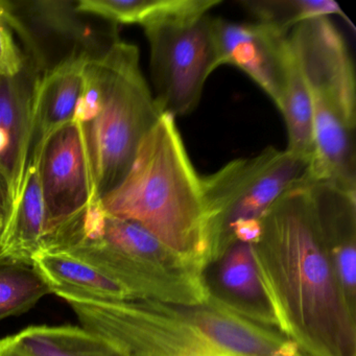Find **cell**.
I'll return each mask as SVG.
<instances>
[{"instance_id": "cell-1", "label": "cell", "mask_w": 356, "mask_h": 356, "mask_svg": "<svg viewBox=\"0 0 356 356\" xmlns=\"http://www.w3.org/2000/svg\"><path fill=\"white\" fill-rule=\"evenodd\" d=\"M252 249L277 329L305 356H356V310L323 243L309 181L273 204Z\"/></svg>"}, {"instance_id": "cell-2", "label": "cell", "mask_w": 356, "mask_h": 356, "mask_svg": "<svg viewBox=\"0 0 356 356\" xmlns=\"http://www.w3.org/2000/svg\"><path fill=\"white\" fill-rule=\"evenodd\" d=\"M81 325L127 356H305L274 327L208 297L195 305L129 299L70 303Z\"/></svg>"}, {"instance_id": "cell-3", "label": "cell", "mask_w": 356, "mask_h": 356, "mask_svg": "<svg viewBox=\"0 0 356 356\" xmlns=\"http://www.w3.org/2000/svg\"><path fill=\"white\" fill-rule=\"evenodd\" d=\"M101 203L110 216L140 225L204 270L209 264L202 177L174 116L162 114L141 141L124 180Z\"/></svg>"}, {"instance_id": "cell-4", "label": "cell", "mask_w": 356, "mask_h": 356, "mask_svg": "<svg viewBox=\"0 0 356 356\" xmlns=\"http://www.w3.org/2000/svg\"><path fill=\"white\" fill-rule=\"evenodd\" d=\"M162 114L141 72L136 45L116 39L91 54L72 122L80 127L99 199L124 180Z\"/></svg>"}, {"instance_id": "cell-5", "label": "cell", "mask_w": 356, "mask_h": 356, "mask_svg": "<svg viewBox=\"0 0 356 356\" xmlns=\"http://www.w3.org/2000/svg\"><path fill=\"white\" fill-rule=\"evenodd\" d=\"M97 268L133 299L195 305L209 297L204 268L164 245L140 225L110 216L95 199L47 245Z\"/></svg>"}, {"instance_id": "cell-6", "label": "cell", "mask_w": 356, "mask_h": 356, "mask_svg": "<svg viewBox=\"0 0 356 356\" xmlns=\"http://www.w3.org/2000/svg\"><path fill=\"white\" fill-rule=\"evenodd\" d=\"M312 103V181L356 191V81L343 35L329 17L308 20L289 35Z\"/></svg>"}, {"instance_id": "cell-7", "label": "cell", "mask_w": 356, "mask_h": 356, "mask_svg": "<svg viewBox=\"0 0 356 356\" xmlns=\"http://www.w3.org/2000/svg\"><path fill=\"white\" fill-rule=\"evenodd\" d=\"M310 163V158L268 147L202 177L209 264L237 241L255 243L260 220L273 204L293 187L312 181Z\"/></svg>"}, {"instance_id": "cell-8", "label": "cell", "mask_w": 356, "mask_h": 356, "mask_svg": "<svg viewBox=\"0 0 356 356\" xmlns=\"http://www.w3.org/2000/svg\"><path fill=\"white\" fill-rule=\"evenodd\" d=\"M149 45L154 97L162 113H191L199 105L206 81L220 67L213 17L176 16L143 26Z\"/></svg>"}, {"instance_id": "cell-9", "label": "cell", "mask_w": 356, "mask_h": 356, "mask_svg": "<svg viewBox=\"0 0 356 356\" xmlns=\"http://www.w3.org/2000/svg\"><path fill=\"white\" fill-rule=\"evenodd\" d=\"M37 162L47 212L45 251L56 235L99 197L93 186L82 133L76 122L62 127L47 140Z\"/></svg>"}, {"instance_id": "cell-10", "label": "cell", "mask_w": 356, "mask_h": 356, "mask_svg": "<svg viewBox=\"0 0 356 356\" xmlns=\"http://www.w3.org/2000/svg\"><path fill=\"white\" fill-rule=\"evenodd\" d=\"M220 65L245 72L278 106L291 58L289 36L258 22H234L213 17Z\"/></svg>"}, {"instance_id": "cell-11", "label": "cell", "mask_w": 356, "mask_h": 356, "mask_svg": "<svg viewBox=\"0 0 356 356\" xmlns=\"http://www.w3.org/2000/svg\"><path fill=\"white\" fill-rule=\"evenodd\" d=\"M209 297L235 314L258 324L277 328L268 296L262 286L252 245L233 243L204 270Z\"/></svg>"}, {"instance_id": "cell-12", "label": "cell", "mask_w": 356, "mask_h": 356, "mask_svg": "<svg viewBox=\"0 0 356 356\" xmlns=\"http://www.w3.org/2000/svg\"><path fill=\"white\" fill-rule=\"evenodd\" d=\"M309 191L323 243L356 310V191L325 181H309Z\"/></svg>"}, {"instance_id": "cell-13", "label": "cell", "mask_w": 356, "mask_h": 356, "mask_svg": "<svg viewBox=\"0 0 356 356\" xmlns=\"http://www.w3.org/2000/svg\"><path fill=\"white\" fill-rule=\"evenodd\" d=\"M90 55L89 51H74L37 79L30 163L38 161L47 140L72 122Z\"/></svg>"}, {"instance_id": "cell-14", "label": "cell", "mask_w": 356, "mask_h": 356, "mask_svg": "<svg viewBox=\"0 0 356 356\" xmlns=\"http://www.w3.org/2000/svg\"><path fill=\"white\" fill-rule=\"evenodd\" d=\"M53 293L70 303H103L133 299L118 281L63 252L47 251L33 259Z\"/></svg>"}, {"instance_id": "cell-15", "label": "cell", "mask_w": 356, "mask_h": 356, "mask_svg": "<svg viewBox=\"0 0 356 356\" xmlns=\"http://www.w3.org/2000/svg\"><path fill=\"white\" fill-rule=\"evenodd\" d=\"M47 245V212L38 162L29 164L22 195L0 236V254L32 261Z\"/></svg>"}, {"instance_id": "cell-16", "label": "cell", "mask_w": 356, "mask_h": 356, "mask_svg": "<svg viewBox=\"0 0 356 356\" xmlns=\"http://www.w3.org/2000/svg\"><path fill=\"white\" fill-rule=\"evenodd\" d=\"M9 339L26 356H127L115 343L82 326H31Z\"/></svg>"}, {"instance_id": "cell-17", "label": "cell", "mask_w": 356, "mask_h": 356, "mask_svg": "<svg viewBox=\"0 0 356 356\" xmlns=\"http://www.w3.org/2000/svg\"><path fill=\"white\" fill-rule=\"evenodd\" d=\"M220 3V0H80L76 11L114 24L145 26L176 16L207 14Z\"/></svg>"}, {"instance_id": "cell-18", "label": "cell", "mask_w": 356, "mask_h": 356, "mask_svg": "<svg viewBox=\"0 0 356 356\" xmlns=\"http://www.w3.org/2000/svg\"><path fill=\"white\" fill-rule=\"evenodd\" d=\"M277 108L282 113L286 124L289 137L287 151L312 159L314 124L312 103L305 78L293 49L291 61L287 68L284 88Z\"/></svg>"}, {"instance_id": "cell-19", "label": "cell", "mask_w": 356, "mask_h": 356, "mask_svg": "<svg viewBox=\"0 0 356 356\" xmlns=\"http://www.w3.org/2000/svg\"><path fill=\"white\" fill-rule=\"evenodd\" d=\"M53 293L32 261L0 254V321L18 316Z\"/></svg>"}, {"instance_id": "cell-20", "label": "cell", "mask_w": 356, "mask_h": 356, "mask_svg": "<svg viewBox=\"0 0 356 356\" xmlns=\"http://www.w3.org/2000/svg\"><path fill=\"white\" fill-rule=\"evenodd\" d=\"M238 3L256 22L285 37L303 22L332 15H339L353 28L333 0H241Z\"/></svg>"}, {"instance_id": "cell-21", "label": "cell", "mask_w": 356, "mask_h": 356, "mask_svg": "<svg viewBox=\"0 0 356 356\" xmlns=\"http://www.w3.org/2000/svg\"><path fill=\"white\" fill-rule=\"evenodd\" d=\"M12 29L7 5L0 1V76H16L26 63V55L20 51Z\"/></svg>"}, {"instance_id": "cell-22", "label": "cell", "mask_w": 356, "mask_h": 356, "mask_svg": "<svg viewBox=\"0 0 356 356\" xmlns=\"http://www.w3.org/2000/svg\"><path fill=\"white\" fill-rule=\"evenodd\" d=\"M0 356H26L12 345L9 337L0 339Z\"/></svg>"}, {"instance_id": "cell-23", "label": "cell", "mask_w": 356, "mask_h": 356, "mask_svg": "<svg viewBox=\"0 0 356 356\" xmlns=\"http://www.w3.org/2000/svg\"><path fill=\"white\" fill-rule=\"evenodd\" d=\"M3 229H5V222H3V220L0 218V236L3 234Z\"/></svg>"}]
</instances>
